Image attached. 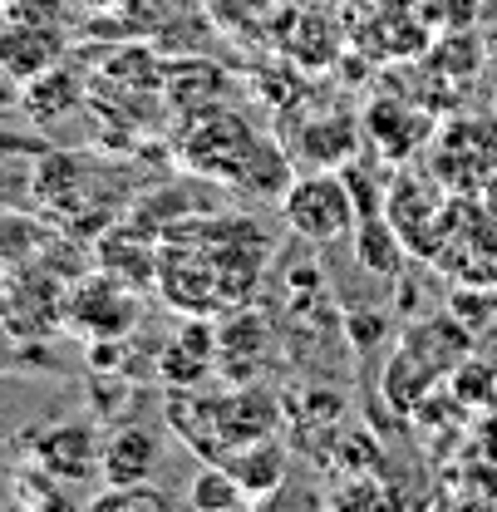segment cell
Masks as SVG:
<instances>
[{"instance_id": "6da1fadb", "label": "cell", "mask_w": 497, "mask_h": 512, "mask_svg": "<svg viewBox=\"0 0 497 512\" xmlns=\"http://www.w3.org/2000/svg\"><path fill=\"white\" fill-rule=\"evenodd\" d=\"M281 217L306 242H345V237H355L365 212H360V197L350 188V178L320 168V173H306L281 192Z\"/></svg>"}, {"instance_id": "7a4b0ae2", "label": "cell", "mask_w": 497, "mask_h": 512, "mask_svg": "<svg viewBox=\"0 0 497 512\" xmlns=\"http://www.w3.org/2000/svg\"><path fill=\"white\" fill-rule=\"evenodd\" d=\"M64 320H69L74 330H84L89 340H119L128 325L138 320V296L128 291V281L99 271L94 281H84L79 291H69Z\"/></svg>"}, {"instance_id": "3957f363", "label": "cell", "mask_w": 497, "mask_h": 512, "mask_svg": "<svg viewBox=\"0 0 497 512\" xmlns=\"http://www.w3.org/2000/svg\"><path fill=\"white\" fill-rule=\"evenodd\" d=\"M251 148H256V133L237 114H207L202 124L192 128V138L183 143L187 163L197 173H207V178H222V183H232L242 173Z\"/></svg>"}, {"instance_id": "277c9868", "label": "cell", "mask_w": 497, "mask_h": 512, "mask_svg": "<svg viewBox=\"0 0 497 512\" xmlns=\"http://www.w3.org/2000/svg\"><path fill=\"white\" fill-rule=\"evenodd\" d=\"M30 453H35V463H45V468H50L55 478H64V483H79V478H89V473L104 468V444L94 439L89 424H55V429H40V434L30 439Z\"/></svg>"}, {"instance_id": "5b68a950", "label": "cell", "mask_w": 497, "mask_h": 512, "mask_svg": "<svg viewBox=\"0 0 497 512\" xmlns=\"http://www.w3.org/2000/svg\"><path fill=\"white\" fill-rule=\"evenodd\" d=\"M360 124H365V138H370L379 153H389L394 163L414 158L434 138V119L419 114L414 104H399V99H374Z\"/></svg>"}, {"instance_id": "8992f818", "label": "cell", "mask_w": 497, "mask_h": 512, "mask_svg": "<svg viewBox=\"0 0 497 512\" xmlns=\"http://www.w3.org/2000/svg\"><path fill=\"white\" fill-rule=\"evenodd\" d=\"M389 227L399 232V242L419 247V237H443V222H448V207H443V192L434 183H419V178H394L389 192Z\"/></svg>"}, {"instance_id": "52a82bcc", "label": "cell", "mask_w": 497, "mask_h": 512, "mask_svg": "<svg viewBox=\"0 0 497 512\" xmlns=\"http://www.w3.org/2000/svg\"><path fill=\"white\" fill-rule=\"evenodd\" d=\"M217 463H227L232 468V478L247 488L251 503H271L276 498V488L286 483V444L281 439H251V444H237L227 448Z\"/></svg>"}, {"instance_id": "ba28073f", "label": "cell", "mask_w": 497, "mask_h": 512, "mask_svg": "<svg viewBox=\"0 0 497 512\" xmlns=\"http://www.w3.org/2000/svg\"><path fill=\"white\" fill-rule=\"evenodd\" d=\"M360 128L350 114H325V119H311V124L301 128V138H296V153L301 158H311L320 168H340L345 158H355V148H360Z\"/></svg>"}, {"instance_id": "9c48e42d", "label": "cell", "mask_w": 497, "mask_h": 512, "mask_svg": "<svg viewBox=\"0 0 497 512\" xmlns=\"http://www.w3.org/2000/svg\"><path fill=\"white\" fill-rule=\"evenodd\" d=\"M158 468V439L148 429H119L109 444H104V483H148Z\"/></svg>"}, {"instance_id": "30bf717a", "label": "cell", "mask_w": 497, "mask_h": 512, "mask_svg": "<svg viewBox=\"0 0 497 512\" xmlns=\"http://www.w3.org/2000/svg\"><path fill=\"white\" fill-rule=\"evenodd\" d=\"M187 503L197 512H232V508H256L247 498V488L232 478V468L227 463H217V458H207L197 473H192V483H187Z\"/></svg>"}, {"instance_id": "8fae6325", "label": "cell", "mask_w": 497, "mask_h": 512, "mask_svg": "<svg viewBox=\"0 0 497 512\" xmlns=\"http://www.w3.org/2000/svg\"><path fill=\"white\" fill-rule=\"evenodd\" d=\"M207 20L227 35L256 40V35L276 30V0H207Z\"/></svg>"}, {"instance_id": "7c38bea8", "label": "cell", "mask_w": 497, "mask_h": 512, "mask_svg": "<svg viewBox=\"0 0 497 512\" xmlns=\"http://www.w3.org/2000/svg\"><path fill=\"white\" fill-rule=\"evenodd\" d=\"M429 64L438 69V79H448V84H468V74L483 69V45H478L473 30H443L438 45L429 50Z\"/></svg>"}, {"instance_id": "4fadbf2b", "label": "cell", "mask_w": 497, "mask_h": 512, "mask_svg": "<svg viewBox=\"0 0 497 512\" xmlns=\"http://www.w3.org/2000/svg\"><path fill=\"white\" fill-rule=\"evenodd\" d=\"M232 188H247V192H261V197H281L291 188L286 183V153H276L266 138H256L251 158L242 163V173L232 178Z\"/></svg>"}, {"instance_id": "5bb4252c", "label": "cell", "mask_w": 497, "mask_h": 512, "mask_svg": "<svg viewBox=\"0 0 497 512\" xmlns=\"http://www.w3.org/2000/svg\"><path fill=\"white\" fill-rule=\"evenodd\" d=\"M173 498L153 483H104V493L89 498V512H168Z\"/></svg>"}, {"instance_id": "9a60e30c", "label": "cell", "mask_w": 497, "mask_h": 512, "mask_svg": "<svg viewBox=\"0 0 497 512\" xmlns=\"http://www.w3.org/2000/svg\"><path fill=\"white\" fill-rule=\"evenodd\" d=\"M119 10H124L128 30H138V35H168L192 10V0H124Z\"/></svg>"}, {"instance_id": "2e32d148", "label": "cell", "mask_w": 497, "mask_h": 512, "mask_svg": "<svg viewBox=\"0 0 497 512\" xmlns=\"http://www.w3.org/2000/svg\"><path fill=\"white\" fill-rule=\"evenodd\" d=\"M60 483L64 478H55L45 463H25L15 473V503H25V508H64L69 498H64Z\"/></svg>"}, {"instance_id": "e0dca14e", "label": "cell", "mask_w": 497, "mask_h": 512, "mask_svg": "<svg viewBox=\"0 0 497 512\" xmlns=\"http://www.w3.org/2000/svg\"><path fill=\"white\" fill-rule=\"evenodd\" d=\"M74 99H79V89L69 84V74H40V79H35V89H30V109H35V114H45V119H50V114H60V109H69Z\"/></svg>"}, {"instance_id": "ac0fdd59", "label": "cell", "mask_w": 497, "mask_h": 512, "mask_svg": "<svg viewBox=\"0 0 497 512\" xmlns=\"http://www.w3.org/2000/svg\"><path fill=\"white\" fill-rule=\"evenodd\" d=\"M429 15L443 30H473V20L483 15V0H429Z\"/></svg>"}, {"instance_id": "d6986e66", "label": "cell", "mask_w": 497, "mask_h": 512, "mask_svg": "<svg viewBox=\"0 0 497 512\" xmlns=\"http://www.w3.org/2000/svg\"><path fill=\"white\" fill-rule=\"evenodd\" d=\"M10 345V325H5V316H0V350ZM0 365H5V355H0Z\"/></svg>"}, {"instance_id": "ffe728a7", "label": "cell", "mask_w": 497, "mask_h": 512, "mask_svg": "<svg viewBox=\"0 0 497 512\" xmlns=\"http://www.w3.org/2000/svg\"><path fill=\"white\" fill-rule=\"evenodd\" d=\"M84 5H94V10H109V5H124V0H84Z\"/></svg>"}, {"instance_id": "44dd1931", "label": "cell", "mask_w": 497, "mask_h": 512, "mask_svg": "<svg viewBox=\"0 0 497 512\" xmlns=\"http://www.w3.org/2000/svg\"><path fill=\"white\" fill-rule=\"evenodd\" d=\"M291 5H301V10H315V5H330V0H291Z\"/></svg>"}]
</instances>
